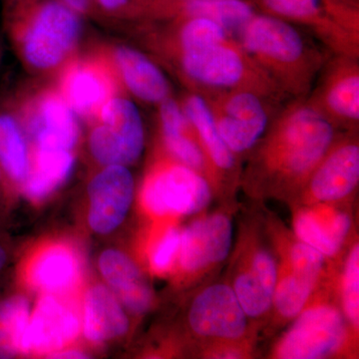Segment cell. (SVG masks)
<instances>
[{"label": "cell", "instance_id": "6da1fadb", "mask_svg": "<svg viewBox=\"0 0 359 359\" xmlns=\"http://www.w3.org/2000/svg\"><path fill=\"white\" fill-rule=\"evenodd\" d=\"M250 167V175L278 187L304 186L337 140V129L304 99L278 111Z\"/></svg>", "mask_w": 359, "mask_h": 359}, {"label": "cell", "instance_id": "7a4b0ae2", "mask_svg": "<svg viewBox=\"0 0 359 359\" xmlns=\"http://www.w3.org/2000/svg\"><path fill=\"white\" fill-rule=\"evenodd\" d=\"M2 27L32 74L57 75L78 54L81 16L61 0H1Z\"/></svg>", "mask_w": 359, "mask_h": 359}, {"label": "cell", "instance_id": "3957f363", "mask_svg": "<svg viewBox=\"0 0 359 359\" xmlns=\"http://www.w3.org/2000/svg\"><path fill=\"white\" fill-rule=\"evenodd\" d=\"M236 39L289 100L304 99L332 54L289 21L255 13Z\"/></svg>", "mask_w": 359, "mask_h": 359}, {"label": "cell", "instance_id": "277c9868", "mask_svg": "<svg viewBox=\"0 0 359 359\" xmlns=\"http://www.w3.org/2000/svg\"><path fill=\"white\" fill-rule=\"evenodd\" d=\"M188 91L245 90L278 103L289 101L237 39L223 37L160 61Z\"/></svg>", "mask_w": 359, "mask_h": 359}, {"label": "cell", "instance_id": "5b68a950", "mask_svg": "<svg viewBox=\"0 0 359 359\" xmlns=\"http://www.w3.org/2000/svg\"><path fill=\"white\" fill-rule=\"evenodd\" d=\"M266 13L301 25L332 55L359 58V8L346 0H262Z\"/></svg>", "mask_w": 359, "mask_h": 359}, {"label": "cell", "instance_id": "8992f818", "mask_svg": "<svg viewBox=\"0 0 359 359\" xmlns=\"http://www.w3.org/2000/svg\"><path fill=\"white\" fill-rule=\"evenodd\" d=\"M219 135L236 156L252 150L285 103L245 90L201 92Z\"/></svg>", "mask_w": 359, "mask_h": 359}, {"label": "cell", "instance_id": "52a82bcc", "mask_svg": "<svg viewBox=\"0 0 359 359\" xmlns=\"http://www.w3.org/2000/svg\"><path fill=\"white\" fill-rule=\"evenodd\" d=\"M8 97L35 149L72 151L76 146L77 116L56 86L20 89Z\"/></svg>", "mask_w": 359, "mask_h": 359}, {"label": "cell", "instance_id": "ba28073f", "mask_svg": "<svg viewBox=\"0 0 359 359\" xmlns=\"http://www.w3.org/2000/svg\"><path fill=\"white\" fill-rule=\"evenodd\" d=\"M56 88L75 115L90 123L113 97L125 93L104 46L71 59L58 73Z\"/></svg>", "mask_w": 359, "mask_h": 359}, {"label": "cell", "instance_id": "9c48e42d", "mask_svg": "<svg viewBox=\"0 0 359 359\" xmlns=\"http://www.w3.org/2000/svg\"><path fill=\"white\" fill-rule=\"evenodd\" d=\"M89 136L90 152L104 166L133 164L145 144L140 112L124 94L113 97L99 113Z\"/></svg>", "mask_w": 359, "mask_h": 359}, {"label": "cell", "instance_id": "30bf717a", "mask_svg": "<svg viewBox=\"0 0 359 359\" xmlns=\"http://www.w3.org/2000/svg\"><path fill=\"white\" fill-rule=\"evenodd\" d=\"M212 199L204 176L178 161H161L146 177L142 201L157 216L192 215L204 210Z\"/></svg>", "mask_w": 359, "mask_h": 359}, {"label": "cell", "instance_id": "8fae6325", "mask_svg": "<svg viewBox=\"0 0 359 359\" xmlns=\"http://www.w3.org/2000/svg\"><path fill=\"white\" fill-rule=\"evenodd\" d=\"M306 100L337 130L355 132L359 124V58L330 55Z\"/></svg>", "mask_w": 359, "mask_h": 359}, {"label": "cell", "instance_id": "7c38bea8", "mask_svg": "<svg viewBox=\"0 0 359 359\" xmlns=\"http://www.w3.org/2000/svg\"><path fill=\"white\" fill-rule=\"evenodd\" d=\"M346 325L339 309L327 304L302 309L276 348V358L318 359L332 355L344 344Z\"/></svg>", "mask_w": 359, "mask_h": 359}, {"label": "cell", "instance_id": "4fadbf2b", "mask_svg": "<svg viewBox=\"0 0 359 359\" xmlns=\"http://www.w3.org/2000/svg\"><path fill=\"white\" fill-rule=\"evenodd\" d=\"M255 13L245 0H140L134 23L205 18L218 23L236 39Z\"/></svg>", "mask_w": 359, "mask_h": 359}, {"label": "cell", "instance_id": "5bb4252c", "mask_svg": "<svg viewBox=\"0 0 359 359\" xmlns=\"http://www.w3.org/2000/svg\"><path fill=\"white\" fill-rule=\"evenodd\" d=\"M189 323L196 334L208 339L236 340L247 330V314L233 287L224 283L210 285L194 299Z\"/></svg>", "mask_w": 359, "mask_h": 359}, {"label": "cell", "instance_id": "9a60e30c", "mask_svg": "<svg viewBox=\"0 0 359 359\" xmlns=\"http://www.w3.org/2000/svg\"><path fill=\"white\" fill-rule=\"evenodd\" d=\"M359 145L354 132L334 142L304 186L314 202L346 199L358 188Z\"/></svg>", "mask_w": 359, "mask_h": 359}, {"label": "cell", "instance_id": "2e32d148", "mask_svg": "<svg viewBox=\"0 0 359 359\" xmlns=\"http://www.w3.org/2000/svg\"><path fill=\"white\" fill-rule=\"evenodd\" d=\"M88 194L90 226L96 233H110L129 211L133 200V176L126 166H106L92 180Z\"/></svg>", "mask_w": 359, "mask_h": 359}, {"label": "cell", "instance_id": "e0dca14e", "mask_svg": "<svg viewBox=\"0 0 359 359\" xmlns=\"http://www.w3.org/2000/svg\"><path fill=\"white\" fill-rule=\"evenodd\" d=\"M233 238L231 219L215 214L194 222L181 233L180 264L187 273H197L223 262Z\"/></svg>", "mask_w": 359, "mask_h": 359}, {"label": "cell", "instance_id": "ac0fdd59", "mask_svg": "<svg viewBox=\"0 0 359 359\" xmlns=\"http://www.w3.org/2000/svg\"><path fill=\"white\" fill-rule=\"evenodd\" d=\"M74 309L54 297H45L29 318L21 353H52L70 344L79 332Z\"/></svg>", "mask_w": 359, "mask_h": 359}, {"label": "cell", "instance_id": "d6986e66", "mask_svg": "<svg viewBox=\"0 0 359 359\" xmlns=\"http://www.w3.org/2000/svg\"><path fill=\"white\" fill-rule=\"evenodd\" d=\"M123 88L144 103L156 104L172 96V87L154 59L127 45L104 46Z\"/></svg>", "mask_w": 359, "mask_h": 359}, {"label": "cell", "instance_id": "ffe728a7", "mask_svg": "<svg viewBox=\"0 0 359 359\" xmlns=\"http://www.w3.org/2000/svg\"><path fill=\"white\" fill-rule=\"evenodd\" d=\"M158 117L163 144L170 156L205 179L210 178L211 172L204 150L180 101L171 96L161 102Z\"/></svg>", "mask_w": 359, "mask_h": 359}, {"label": "cell", "instance_id": "44dd1931", "mask_svg": "<svg viewBox=\"0 0 359 359\" xmlns=\"http://www.w3.org/2000/svg\"><path fill=\"white\" fill-rule=\"evenodd\" d=\"M180 104L198 135L212 179L233 171L237 165V156L231 152L219 135L204 98L196 92L188 91L182 97Z\"/></svg>", "mask_w": 359, "mask_h": 359}, {"label": "cell", "instance_id": "7402d4cb", "mask_svg": "<svg viewBox=\"0 0 359 359\" xmlns=\"http://www.w3.org/2000/svg\"><path fill=\"white\" fill-rule=\"evenodd\" d=\"M101 273L127 309L144 313L152 304V292L140 269L126 255L116 250L104 252L99 261Z\"/></svg>", "mask_w": 359, "mask_h": 359}, {"label": "cell", "instance_id": "603a6c76", "mask_svg": "<svg viewBox=\"0 0 359 359\" xmlns=\"http://www.w3.org/2000/svg\"><path fill=\"white\" fill-rule=\"evenodd\" d=\"M30 167L28 140L9 97L0 99V169L4 179L25 183Z\"/></svg>", "mask_w": 359, "mask_h": 359}, {"label": "cell", "instance_id": "cb8c5ba5", "mask_svg": "<svg viewBox=\"0 0 359 359\" xmlns=\"http://www.w3.org/2000/svg\"><path fill=\"white\" fill-rule=\"evenodd\" d=\"M79 266L74 252L65 245H51L30 262L26 271L28 283L43 292L58 294L77 282Z\"/></svg>", "mask_w": 359, "mask_h": 359}, {"label": "cell", "instance_id": "d4e9b609", "mask_svg": "<svg viewBox=\"0 0 359 359\" xmlns=\"http://www.w3.org/2000/svg\"><path fill=\"white\" fill-rule=\"evenodd\" d=\"M129 323L114 294L102 285L87 292L84 304V334L101 342L126 334Z\"/></svg>", "mask_w": 359, "mask_h": 359}, {"label": "cell", "instance_id": "484cf974", "mask_svg": "<svg viewBox=\"0 0 359 359\" xmlns=\"http://www.w3.org/2000/svg\"><path fill=\"white\" fill-rule=\"evenodd\" d=\"M294 224L299 241L325 257L337 254L351 230V219L344 212L323 218L318 212L306 210L299 212Z\"/></svg>", "mask_w": 359, "mask_h": 359}, {"label": "cell", "instance_id": "4316f807", "mask_svg": "<svg viewBox=\"0 0 359 359\" xmlns=\"http://www.w3.org/2000/svg\"><path fill=\"white\" fill-rule=\"evenodd\" d=\"M72 151L35 149L23 190L28 198L41 200L62 185L74 167Z\"/></svg>", "mask_w": 359, "mask_h": 359}, {"label": "cell", "instance_id": "83f0119b", "mask_svg": "<svg viewBox=\"0 0 359 359\" xmlns=\"http://www.w3.org/2000/svg\"><path fill=\"white\" fill-rule=\"evenodd\" d=\"M29 321V308L25 297L14 295L0 302V358L21 353V342Z\"/></svg>", "mask_w": 359, "mask_h": 359}, {"label": "cell", "instance_id": "f1b7e54d", "mask_svg": "<svg viewBox=\"0 0 359 359\" xmlns=\"http://www.w3.org/2000/svg\"><path fill=\"white\" fill-rule=\"evenodd\" d=\"M314 287L316 283L290 269L276 282L273 297L276 311L283 318L299 316L306 306Z\"/></svg>", "mask_w": 359, "mask_h": 359}, {"label": "cell", "instance_id": "f546056e", "mask_svg": "<svg viewBox=\"0 0 359 359\" xmlns=\"http://www.w3.org/2000/svg\"><path fill=\"white\" fill-rule=\"evenodd\" d=\"M241 306L250 318L264 316L273 304V294L254 273L243 271L236 278L233 287Z\"/></svg>", "mask_w": 359, "mask_h": 359}, {"label": "cell", "instance_id": "4dcf8cb0", "mask_svg": "<svg viewBox=\"0 0 359 359\" xmlns=\"http://www.w3.org/2000/svg\"><path fill=\"white\" fill-rule=\"evenodd\" d=\"M342 304L344 316L354 330L359 325V247L354 245L349 252L342 278Z\"/></svg>", "mask_w": 359, "mask_h": 359}, {"label": "cell", "instance_id": "1f68e13d", "mask_svg": "<svg viewBox=\"0 0 359 359\" xmlns=\"http://www.w3.org/2000/svg\"><path fill=\"white\" fill-rule=\"evenodd\" d=\"M290 269L316 283L325 263V256L304 243H295L290 250Z\"/></svg>", "mask_w": 359, "mask_h": 359}, {"label": "cell", "instance_id": "d6a6232c", "mask_svg": "<svg viewBox=\"0 0 359 359\" xmlns=\"http://www.w3.org/2000/svg\"><path fill=\"white\" fill-rule=\"evenodd\" d=\"M181 231L178 229H168L156 244L151 255V266L156 273H164L171 269L175 257L178 256Z\"/></svg>", "mask_w": 359, "mask_h": 359}, {"label": "cell", "instance_id": "836d02e7", "mask_svg": "<svg viewBox=\"0 0 359 359\" xmlns=\"http://www.w3.org/2000/svg\"><path fill=\"white\" fill-rule=\"evenodd\" d=\"M99 18L113 20H136L140 0H93Z\"/></svg>", "mask_w": 359, "mask_h": 359}, {"label": "cell", "instance_id": "e575fe53", "mask_svg": "<svg viewBox=\"0 0 359 359\" xmlns=\"http://www.w3.org/2000/svg\"><path fill=\"white\" fill-rule=\"evenodd\" d=\"M250 269L273 297L278 278V269L273 257L266 250H257L250 262Z\"/></svg>", "mask_w": 359, "mask_h": 359}, {"label": "cell", "instance_id": "d590c367", "mask_svg": "<svg viewBox=\"0 0 359 359\" xmlns=\"http://www.w3.org/2000/svg\"><path fill=\"white\" fill-rule=\"evenodd\" d=\"M63 4L79 14L81 18H92L100 20L93 0H61Z\"/></svg>", "mask_w": 359, "mask_h": 359}, {"label": "cell", "instance_id": "8d00e7d4", "mask_svg": "<svg viewBox=\"0 0 359 359\" xmlns=\"http://www.w3.org/2000/svg\"><path fill=\"white\" fill-rule=\"evenodd\" d=\"M52 358H84V354L78 353V351H65V353H57L52 354Z\"/></svg>", "mask_w": 359, "mask_h": 359}, {"label": "cell", "instance_id": "74e56055", "mask_svg": "<svg viewBox=\"0 0 359 359\" xmlns=\"http://www.w3.org/2000/svg\"><path fill=\"white\" fill-rule=\"evenodd\" d=\"M7 261H8V252L6 247L0 243V275L6 269Z\"/></svg>", "mask_w": 359, "mask_h": 359}, {"label": "cell", "instance_id": "f35d334b", "mask_svg": "<svg viewBox=\"0 0 359 359\" xmlns=\"http://www.w3.org/2000/svg\"><path fill=\"white\" fill-rule=\"evenodd\" d=\"M4 50V49H2V42H1V39H0V61H1V58H2V51Z\"/></svg>", "mask_w": 359, "mask_h": 359}, {"label": "cell", "instance_id": "ab89813d", "mask_svg": "<svg viewBox=\"0 0 359 359\" xmlns=\"http://www.w3.org/2000/svg\"><path fill=\"white\" fill-rule=\"evenodd\" d=\"M346 1L349 2V4H358V0H346Z\"/></svg>", "mask_w": 359, "mask_h": 359}, {"label": "cell", "instance_id": "60d3db41", "mask_svg": "<svg viewBox=\"0 0 359 359\" xmlns=\"http://www.w3.org/2000/svg\"><path fill=\"white\" fill-rule=\"evenodd\" d=\"M4 174H2L1 169H0V184L2 183V181H4Z\"/></svg>", "mask_w": 359, "mask_h": 359}]
</instances>
